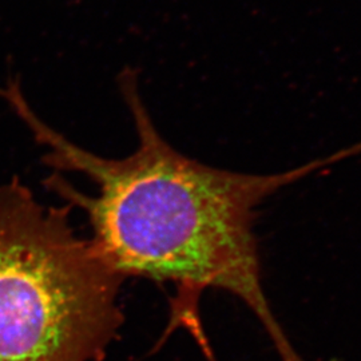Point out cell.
Instances as JSON below:
<instances>
[{"mask_svg":"<svg viewBox=\"0 0 361 361\" xmlns=\"http://www.w3.org/2000/svg\"><path fill=\"white\" fill-rule=\"evenodd\" d=\"M118 86L138 135L134 153L110 159L71 142L46 123L28 104L18 80L8 79L0 95L46 149L43 161L58 171L83 174L94 195L78 192L54 174L47 188L66 204L85 210L92 244L125 279L138 276L178 288L174 322L193 329L207 350L205 336L192 314L190 300L207 288L224 289L253 310L281 361H304L271 313L261 284L253 214L280 188L350 155L361 142L300 168L269 176L210 168L170 146L143 104L134 70L125 68Z\"/></svg>","mask_w":361,"mask_h":361,"instance_id":"6da1fadb","label":"cell"},{"mask_svg":"<svg viewBox=\"0 0 361 361\" xmlns=\"http://www.w3.org/2000/svg\"><path fill=\"white\" fill-rule=\"evenodd\" d=\"M73 209L0 185V361H102L118 336L125 277L77 235Z\"/></svg>","mask_w":361,"mask_h":361,"instance_id":"7a4b0ae2","label":"cell"}]
</instances>
